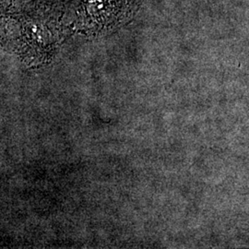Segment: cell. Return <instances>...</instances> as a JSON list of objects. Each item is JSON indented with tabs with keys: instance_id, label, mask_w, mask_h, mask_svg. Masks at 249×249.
Listing matches in <instances>:
<instances>
[{
	"instance_id": "cell-1",
	"label": "cell",
	"mask_w": 249,
	"mask_h": 249,
	"mask_svg": "<svg viewBox=\"0 0 249 249\" xmlns=\"http://www.w3.org/2000/svg\"><path fill=\"white\" fill-rule=\"evenodd\" d=\"M126 0H87V16L96 24H112L121 18L126 8Z\"/></svg>"
}]
</instances>
